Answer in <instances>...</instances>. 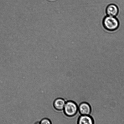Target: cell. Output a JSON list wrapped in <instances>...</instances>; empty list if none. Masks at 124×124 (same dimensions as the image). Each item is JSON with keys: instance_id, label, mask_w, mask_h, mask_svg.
<instances>
[{"instance_id": "obj_1", "label": "cell", "mask_w": 124, "mask_h": 124, "mask_svg": "<svg viewBox=\"0 0 124 124\" xmlns=\"http://www.w3.org/2000/svg\"><path fill=\"white\" fill-rule=\"evenodd\" d=\"M103 25L104 28L108 31H115L119 26V22L116 17L107 16L104 17L102 21Z\"/></svg>"}, {"instance_id": "obj_2", "label": "cell", "mask_w": 124, "mask_h": 124, "mask_svg": "<svg viewBox=\"0 0 124 124\" xmlns=\"http://www.w3.org/2000/svg\"><path fill=\"white\" fill-rule=\"evenodd\" d=\"M64 113L68 117H73L78 111V106L76 103L72 101L66 102L64 109Z\"/></svg>"}, {"instance_id": "obj_3", "label": "cell", "mask_w": 124, "mask_h": 124, "mask_svg": "<svg viewBox=\"0 0 124 124\" xmlns=\"http://www.w3.org/2000/svg\"><path fill=\"white\" fill-rule=\"evenodd\" d=\"M78 111L81 115H90L91 112V108L88 103L83 102L79 106Z\"/></svg>"}, {"instance_id": "obj_4", "label": "cell", "mask_w": 124, "mask_h": 124, "mask_svg": "<svg viewBox=\"0 0 124 124\" xmlns=\"http://www.w3.org/2000/svg\"><path fill=\"white\" fill-rule=\"evenodd\" d=\"M119 10L118 7L114 4H110L108 5L106 9L107 15L116 17L118 14Z\"/></svg>"}, {"instance_id": "obj_5", "label": "cell", "mask_w": 124, "mask_h": 124, "mask_svg": "<svg viewBox=\"0 0 124 124\" xmlns=\"http://www.w3.org/2000/svg\"><path fill=\"white\" fill-rule=\"evenodd\" d=\"M66 102L62 98H58L54 101L53 106L54 108L58 111L63 110Z\"/></svg>"}, {"instance_id": "obj_6", "label": "cell", "mask_w": 124, "mask_h": 124, "mask_svg": "<svg viewBox=\"0 0 124 124\" xmlns=\"http://www.w3.org/2000/svg\"><path fill=\"white\" fill-rule=\"evenodd\" d=\"M78 124H94V121L93 118L89 115H81L79 118Z\"/></svg>"}, {"instance_id": "obj_7", "label": "cell", "mask_w": 124, "mask_h": 124, "mask_svg": "<svg viewBox=\"0 0 124 124\" xmlns=\"http://www.w3.org/2000/svg\"><path fill=\"white\" fill-rule=\"evenodd\" d=\"M40 124H51V122L49 119L47 118H44L42 119L40 121Z\"/></svg>"}]
</instances>
